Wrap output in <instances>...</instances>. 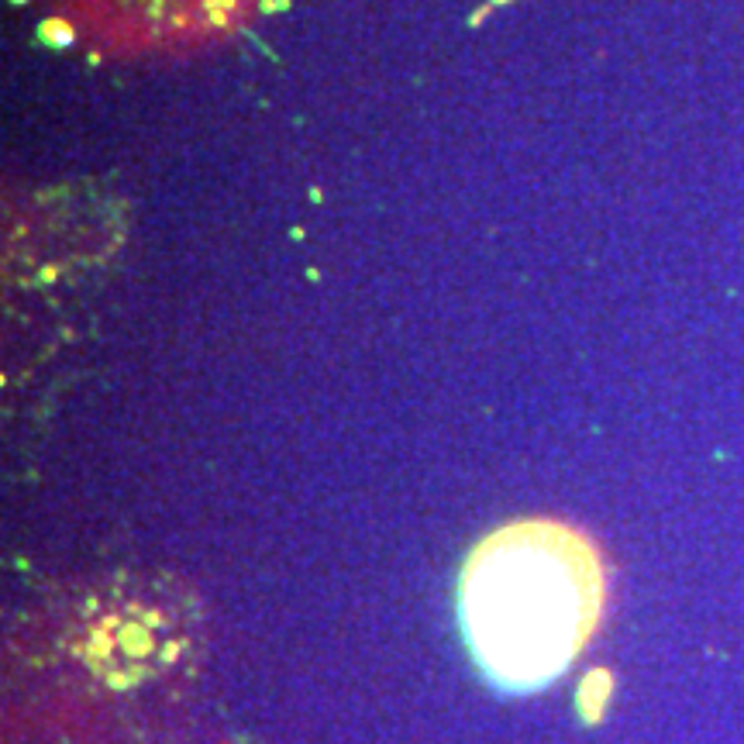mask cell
<instances>
[{"instance_id":"4","label":"cell","mask_w":744,"mask_h":744,"mask_svg":"<svg viewBox=\"0 0 744 744\" xmlns=\"http://www.w3.org/2000/svg\"><path fill=\"white\" fill-rule=\"evenodd\" d=\"M224 744H248V741H224Z\"/></svg>"},{"instance_id":"1","label":"cell","mask_w":744,"mask_h":744,"mask_svg":"<svg viewBox=\"0 0 744 744\" xmlns=\"http://www.w3.org/2000/svg\"><path fill=\"white\" fill-rule=\"evenodd\" d=\"M207 658L197 593L159 569H118L52 589L11 638V679L76 724L142 731L183 707Z\"/></svg>"},{"instance_id":"2","label":"cell","mask_w":744,"mask_h":744,"mask_svg":"<svg viewBox=\"0 0 744 744\" xmlns=\"http://www.w3.org/2000/svg\"><path fill=\"white\" fill-rule=\"evenodd\" d=\"M603 555L579 527L521 517L486 534L459 572V624L483 676L510 693L555 682L593 641Z\"/></svg>"},{"instance_id":"3","label":"cell","mask_w":744,"mask_h":744,"mask_svg":"<svg viewBox=\"0 0 744 744\" xmlns=\"http://www.w3.org/2000/svg\"><path fill=\"white\" fill-rule=\"evenodd\" d=\"M49 35L93 56L186 52L259 18L266 0H25Z\"/></svg>"}]
</instances>
